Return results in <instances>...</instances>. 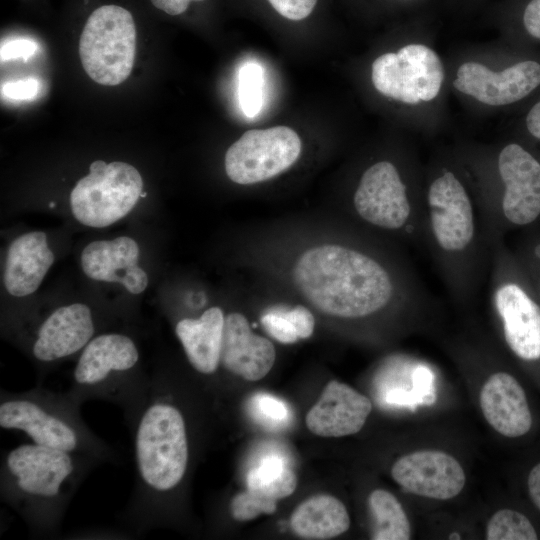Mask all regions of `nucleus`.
<instances>
[{"label": "nucleus", "mask_w": 540, "mask_h": 540, "mask_svg": "<svg viewBox=\"0 0 540 540\" xmlns=\"http://www.w3.org/2000/svg\"><path fill=\"white\" fill-rule=\"evenodd\" d=\"M172 384L164 373L154 371L128 426L135 480L122 522L136 536L172 521L191 464L189 422Z\"/></svg>", "instance_id": "1"}, {"label": "nucleus", "mask_w": 540, "mask_h": 540, "mask_svg": "<svg viewBox=\"0 0 540 540\" xmlns=\"http://www.w3.org/2000/svg\"><path fill=\"white\" fill-rule=\"evenodd\" d=\"M102 462L31 443L9 450L1 460L0 495L35 536L59 535L71 499Z\"/></svg>", "instance_id": "2"}, {"label": "nucleus", "mask_w": 540, "mask_h": 540, "mask_svg": "<svg viewBox=\"0 0 540 540\" xmlns=\"http://www.w3.org/2000/svg\"><path fill=\"white\" fill-rule=\"evenodd\" d=\"M299 293L320 312L360 318L384 308L393 294L387 270L371 256L339 244L307 248L292 268Z\"/></svg>", "instance_id": "3"}, {"label": "nucleus", "mask_w": 540, "mask_h": 540, "mask_svg": "<svg viewBox=\"0 0 540 540\" xmlns=\"http://www.w3.org/2000/svg\"><path fill=\"white\" fill-rule=\"evenodd\" d=\"M81 405L66 392L42 384L24 392L0 391V426L25 434L31 442L75 454L116 461L112 447L82 420Z\"/></svg>", "instance_id": "4"}, {"label": "nucleus", "mask_w": 540, "mask_h": 540, "mask_svg": "<svg viewBox=\"0 0 540 540\" xmlns=\"http://www.w3.org/2000/svg\"><path fill=\"white\" fill-rule=\"evenodd\" d=\"M150 380L151 374L141 370L134 339L109 332L94 336L82 349L65 392L79 405L103 400L119 406L128 427L144 401Z\"/></svg>", "instance_id": "5"}, {"label": "nucleus", "mask_w": 540, "mask_h": 540, "mask_svg": "<svg viewBox=\"0 0 540 540\" xmlns=\"http://www.w3.org/2000/svg\"><path fill=\"white\" fill-rule=\"evenodd\" d=\"M136 53L132 14L117 5H103L88 17L79 40V56L96 83L115 86L130 75Z\"/></svg>", "instance_id": "6"}, {"label": "nucleus", "mask_w": 540, "mask_h": 540, "mask_svg": "<svg viewBox=\"0 0 540 540\" xmlns=\"http://www.w3.org/2000/svg\"><path fill=\"white\" fill-rule=\"evenodd\" d=\"M70 194L74 217L82 224L103 228L125 217L141 197L139 171L125 162L96 160Z\"/></svg>", "instance_id": "7"}, {"label": "nucleus", "mask_w": 540, "mask_h": 540, "mask_svg": "<svg viewBox=\"0 0 540 540\" xmlns=\"http://www.w3.org/2000/svg\"><path fill=\"white\" fill-rule=\"evenodd\" d=\"M371 79L383 96L416 105L439 95L444 67L433 49L413 43L377 57L372 64Z\"/></svg>", "instance_id": "8"}, {"label": "nucleus", "mask_w": 540, "mask_h": 540, "mask_svg": "<svg viewBox=\"0 0 540 540\" xmlns=\"http://www.w3.org/2000/svg\"><path fill=\"white\" fill-rule=\"evenodd\" d=\"M302 143L287 126L246 131L225 154V171L233 182L250 185L271 179L299 158Z\"/></svg>", "instance_id": "9"}, {"label": "nucleus", "mask_w": 540, "mask_h": 540, "mask_svg": "<svg viewBox=\"0 0 540 540\" xmlns=\"http://www.w3.org/2000/svg\"><path fill=\"white\" fill-rule=\"evenodd\" d=\"M453 85L482 104L510 105L540 86V63L523 60L501 71H493L482 63L465 62L458 68Z\"/></svg>", "instance_id": "10"}, {"label": "nucleus", "mask_w": 540, "mask_h": 540, "mask_svg": "<svg viewBox=\"0 0 540 540\" xmlns=\"http://www.w3.org/2000/svg\"><path fill=\"white\" fill-rule=\"evenodd\" d=\"M353 202L362 219L384 229L401 228L411 211L406 187L389 161H379L365 170Z\"/></svg>", "instance_id": "11"}, {"label": "nucleus", "mask_w": 540, "mask_h": 540, "mask_svg": "<svg viewBox=\"0 0 540 540\" xmlns=\"http://www.w3.org/2000/svg\"><path fill=\"white\" fill-rule=\"evenodd\" d=\"M95 332L90 307L83 303L61 306L37 327L30 349L32 357L44 372L46 367L81 352Z\"/></svg>", "instance_id": "12"}, {"label": "nucleus", "mask_w": 540, "mask_h": 540, "mask_svg": "<svg viewBox=\"0 0 540 540\" xmlns=\"http://www.w3.org/2000/svg\"><path fill=\"white\" fill-rule=\"evenodd\" d=\"M433 235L446 251H461L474 234L473 210L468 193L452 172H444L430 185L427 195Z\"/></svg>", "instance_id": "13"}, {"label": "nucleus", "mask_w": 540, "mask_h": 540, "mask_svg": "<svg viewBox=\"0 0 540 540\" xmlns=\"http://www.w3.org/2000/svg\"><path fill=\"white\" fill-rule=\"evenodd\" d=\"M391 475L406 491L438 500L457 496L466 481L461 464L439 450H420L402 456L394 463Z\"/></svg>", "instance_id": "14"}, {"label": "nucleus", "mask_w": 540, "mask_h": 540, "mask_svg": "<svg viewBox=\"0 0 540 540\" xmlns=\"http://www.w3.org/2000/svg\"><path fill=\"white\" fill-rule=\"evenodd\" d=\"M504 184L502 210L516 225L533 222L540 214V163L517 143L506 145L498 157Z\"/></svg>", "instance_id": "15"}, {"label": "nucleus", "mask_w": 540, "mask_h": 540, "mask_svg": "<svg viewBox=\"0 0 540 540\" xmlns=\"http://www.w3.org/2000/svg\"><path fill=\"white\" fill-rule=\"evenodd\" d=\"M372 403L349 385L332 380L306 415V426L321 437H343L359 432Z\"/></svg>", "instance_id": "16"}, {"label": "nucleus", "mask_w": 540, "mask_h": 540, "mask_svg": "<svg viewBox=\"0 0 540 540\" xmlns=\"http://www.w3.org/2000/svg\"><path fill=\"white\" fill-rule=\"evenodd\" d=\"M275 359L272 342L252 332L243 314L225 316L220 366L247 381H258L270 372Z\"/></svg>", "instance_id": "17"}, {"label": "nucleus", "mask_w": 540, "mask_h": 540, "mask_svg": "<svg viewBox=\"0 0 540 540\" xmlns=\"http://www.w3.org/2000/svg\"><path fill=\"white\" fill-rule=\"evenodd\" d=\"M139 246L127 236L97 240L82 251L81 266L91 279L118 282L132 294H140L148 285L146 272L138 266Z\"/></svg>", "instance_id": "18"}, {"label": "nucleus", "mask_w": 540, "mask_h": 540, "mask_svg": "<svg viewBox=\"0 0 540 540\" xmlns=\"http://www.w3.org/2000/svg\"><path fill=\"white\" fill-rule=\"evenodd\" d=\"M509 348L521 359L540 358V306L517 284L500 286L494 296Z\"/></svg>", "instance_id": "19"}, {"label": "nucleus", "mask_w": 540, "mask_h": 540, "mask_svg": "<svg viewBox=\"0 0 540 540\" xmlns=\"http://www.w3.org/2000/svg\"><path fill=\"white\" fill-rule=\"evenodd\" d=\"M479 402L484 418L499 434L517 438L530 431L532 414L527 397L512 375H491L481 388Z\"/></svg>", "instance_id": "20"}, {"label": "nucleus", "mask_w": 540, "mask_h": 540, "mask_svg": "<svg viewBox=\"0 0 540 540\" xmlns=\"http://www.w3.org/2000/svg\"><path fill=\"white\" fill-rule=\"evenodd\" d=\"M54 262V254L42 231H32L16 238L9 246L4 269V285L15 297L35 292Z\"/></svg>", "instance_id": "21"}, {"label": "nucleus", "mask_w": 540, "mask_h": 540, "mask_svg": "<svg viewBox=\"0 0 540 540\" xmlns=\"http://www.w3.org/2000/svg\"><path fill=\"white\" fill-rule=\"evenodd\" d=\"M224 321L222 309L214 306L199 318H183L176 323L175 334L187 360L201 375H213L220 367Z\"/></svg>", "instance_id": "22"}, {"label": "nucleus", "mask_w": 540, "mask_h": 540, "mask_svg": "<svg viewBox=\"0 0 540 540\" xmlns=\"http://www.w3.org/2000/svg\"><path fill=\"white\" fill-rule=\"evenodd\" d=\"M290 525L302 539L324 540L345 533L350 527V517L339 499L321 494L300 503L291 515Z\"/></svg>", "instance_id": "23"}, {"label": "nucleus", "mask_w": 540, "mask_h": 540, "mask_svg": "<svg viewBox=\"0 0 540 540\" xmlns=\"http://www.w3.org/2000/svg\"><path fill=\"white\" fill-rule=\"evenodd\" d=\"M246 483L248 489L278 502L295 491L297 477L283 456L271 454L248 472Z\"/></svg>", "instance_id": "24"}, {"label": "nucleus", "mask_w": 540, "mask_h": 540, "mask_svg": "<svg viewBox=\"0 0 540 540\" xmlns=\"http://www.w3.org/2000/svg\"><path fill=\"white\" fill-rule=\"evenodd\" d=\"M370 511L374 518L371 539L409 540L411 526L398 499L389 491L376 489L368 498Z\"/></svg>", "instance_id": "25"}, {"label": "nucleus", "mask_w": 540, "mask_h": 540, "mask_svg": "<svg viewBox=\"0 0 540 540\" xmlns=\"http://www.w3.org/2000/svg\"><path fill=\"white\" fill-rule=\"evenodd\" d=\"M537 533L530 520L521 512L502 509L489 519L487 540H535Z\"/></svg>", "instance_id": "26"}, {"label": "nucleus", "mask_w": 540, "mask_h": 540, "mask_svg": "<svg viewBox=\"0 0 540 540\" xmlns=\"http://www.w3.org/2000/svg\"><path fill=\"white\" fill-rule=\"evenodd\" d=\"M263 70L254 62L245 63L238 74V98L247 117L256 116L262 106Z\"/></svg>", "instance_id": "27"}, {"label": "nucleus", "mask_w": 540, "mask_h": 540, "mask_svg": "<svg viewBox=\"0 0 540 540\" xmlns=\"http://www.w3.org/2000/svg\"><path fill=\"white\" fill-rule=\"evenodd\" d=\"M504 10L509 24L540 42V0H508Z\"/></svg>", "instance_id": "28"}, {"label": "nucleus", "mask_w": 540, "mask_h": 540, "mask_svg": "<svg viewBox=\"0 0 540 540\" xmlns=\"http://www.w3.org/2000/svg\"><path fill=\"white\" fill-rule=\"evenodd\" d=\"M277 502L268 499L250 489L237 493L230 501L229 511L236 521H249L261 514L276 511Z\"/></svg>", "instance_id": "29"}, {"label": "nucleus", "mask_w": 540, "mask_h": 540, "mask_svg": "<svg viewBox=\"0 0 540 540\" xmlns=\"http://www.w3.org/2000/svg\"><path fill=\"white\" fill-rule=\"evenodd\" d=\"M252 406L260 421L268 426L277 428L283 426L289 419L286 403L272 395L257 394L252 401Z\"/></svg>", "instance_id": "30"}, {"label": "nucleus", "mask_w": 540, "mask_h": 540, "mask_svg": "<svg viewBox=\"0 0 540 540\" xmlns=\"http://www.w3.org/2000/svg\"><path fill=\"white\" fill-rule=\"evenodd\" d=\"M261 323L265 330L281 343L290 344L299 339L295 327L286 312H268L262 316Z\"/></svg>", "instance_id": "31"}, {"label": "nucleus", "mask_w": 540, "mask_h": 540, "mask_svg": "<svg viewBox=\"0 0 540 540\" xmlns=\"http://www.w3.org/2000/svg\"><path fill=\"white\" fill-rule=\"evenodd\" d=\"M318 0H268L271 6L289 20H302L308 17Z\"/></svg>", "instance_id": "32"}, {"label": "nucleus", "mask_w": 540, "mask_h": 540, "mask_svg": "<svg viewBox=\"0 0 540 540\" xmlns=\"http://www.w3.org/2000/svg\"><path fill=\"white\" fill-rule=\"evenodd\" d=\"M285 312L294 325L299 338L306 339L312 335L315 328V318L308 308L296 305Z\"/></svg>", "instance_id": "33"}, {"label": "nucleus", "mask_w": 540, "mask_h": 540, "mask_svg": "<svg viewBox=\"0 0 540 540\" xmlns=\"http://www.w3.org/2000/svg\"><path fill=\"white\" fill-rule=\"evenodd\" d=\"M38 82L34 78L22 79L14 82L5 83L2 88V94L10 99L25 100L33 98L37 94Z\"/></svg>", "instance_id": "34"}, {"label": "nucleus", "mask_w": 540, "mask_h": 540, "mask_svg": "<svg viewBox=\"0 0 540 540\" xmlns=\"http://www.w3.org/2000/svg\"><path fill=\"white\" fill-rule=\"evenodd\" d=\"M37 49L36 43L27 39H17L1 46L0 56L2 61L23 58L24 61L32 56Z\"/></svg>", "instance_id": "35"}, {"label": "nucleus", "mask_w": 540, "mask_h": 540, "mask_svg": "<svg viewBox=\"0 0 540 540\" xmlns=\"http://www.w3.org/2000/svg\"><path fill=\"white\" fill-rule=\"evenodd\" d=\"M151 3L165 13L176 16L184 13L190 2L204 0H150Z\"/></svg>", "instance_id": "36"}, {"label": "nucleus", "mask_w": 540, "mask_h": 540, "mask_svg": "<svg viewBox=\"0 0 540 540\" xmlns=\"http://www.w3.org/2000/svg\"><path fill=\"white\" fill-rule=\"evenodd\" d=\"M527 486L532 502L540 511V463L531 469L528 475Z\"/></svg>", "instance_id": "37"}, {"label": "nucleus", "mask_w": 540, "mask_h": 540, "mask_svg": "<svg viewBox=\"0 0 540 540\" xmlns=\"http://www.w3.org/2000/svg\"><path fill=\"white\" fill-rule=\"evenodd\" d=\"M525 124L528 132L540 140V101L536 102L528 111Z\"/></svg>", "instance_id": "38"}, {"label": "nucleus", "mask_w": 540, "mask_h": 540, "mask_svg": "<svg viewBox=\"0 0 540 540\" xmlns=\"http://www.w3.org/2000/svg\"><path fill=\"white\" fill-rule=\"evenodd\" d=\"M448 538L452 540V539H460L461 537H460V534L453 532L449 534Z\"/></svg>", "instance_id": "39"}, {"label": "nucleus", "mask_w": 540, "mask_h": 540, "mask_svg": "<svg viewBox=\"0 0 540 540\" xmlns=\"http://www.w3.org/2000/svg\"><path fill=\"white\" fill-rule=\"evenodd\" d=\"M399 1L404 2V3H413V5H415L416 3L423 0H399Z\"/></svg>", "instance_id": "40"}, {"label": "nucleus", "mask_w": 540, "mask_h": 540, "mask_svg": "<svg viewBox=\"0 0 540 540\" xmlns=\"http://www.w3.org/2000/svg\"><path fill=\"white\" fill-rule=\"evenodd\" d=\"M146 195H147V193L142 191L141 197L144 198V197H146Z\"/></svg>", "instance_id": "41"}, {"label": "nucleus", "mask_w": 540, "mask_h": 540, "mask_svg": "<svg viewBox=\"0 0 540 540\" xmlns=\"http://www.w3.org/2000/svg\"><path fill=\"white\" fill-rule=\"evenodd\" d=\"M49 207H50V208H54V207H55V203L50 202Z\"/></svg>", "instance_id": "42"}]
</instances>
